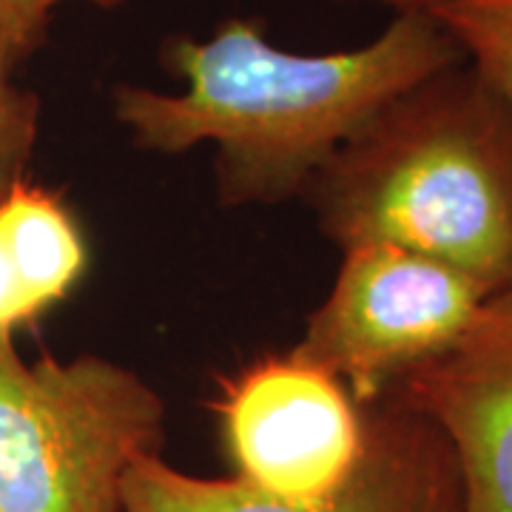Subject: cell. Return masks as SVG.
Instances as JSON below:
<instances>
[{
	"instance_id": "cell-1",
	"label": "cell",
	"mask_w": 512,
	"mask_h": 512,
	"mask_svg": "<svg viewBox=\"0 0 512 512\" xmlns=\"http://www.w3.org/2000/svg\"><path fill=\"white\" fill-rule=\"evenodd\" d=\"M163 60L185 92L123 83L117 120L146 151L217 143L222 200L239 205L302 194L376 111L464 55L430 12H399L373 43L348 52H285L256 20L231 18L208 40H168Z\"/></svg>"
},
{
	"instance_id": "cell-2",
	"label": "cell",
	"mask_w": 512,
	"mask_h": 512,
	"mask_svg": "<svg viewBox=\"0 0 512 512\" xmlns=\"http://www.w3.org/2000/svg\"><path fill=\"white\" fill-rule=\"evenodd\" d=\"M305 191L342 248L393 242L512 288V109L467 60L393 97Z\"/></svg>"
},
{
	"instance_id": "cell-3",
	"label": "cell",
	"mask_w": 512,
	"mask_h": 512,
	"mask_svg": "<svg viewBox=\"0 0 512 512\" xmlns=\"http://www.w3.org/2000/svg\"><path fill=\"white\" fill-rule=\"evenodd\" d=\"M165 404L103 356L23 362L0 336V512H123L137 458L160 453Z\"/></svg>"
},
{
	"instance_id": "cell-4",
	"label": "cell",
	"mask_w": 512,
	"mask_h": 512,
	"mask_svg": "<svg viewBox=\"0 0 512 512\" xmlns=\"http://www.w3.org/2000/svg\"><path fill=\"white\" fill-rule=\"evenodd\" d=\"M342 251L336 282L296 350L328 367L367 407L450 348L493 291L393 242H353Z\"/></svg>"
},
{
	"instance_id": "cell-5",
	"label": "cell",
	"mask_w": 512,
	"mask_h": 512,
	"mask_svg": "<svg viewBox=\"0 0 512 512\" xmlns=\"http://www.w3.org/2000/svg\"><path fill=\"white\" fill-rule=\"evenodd\" d=\"M365 450L350 478L319 498H279L242 478H200L160 453L137 458L123 512H461L456 458L433 421L393 396L365 407Z\"/></svg>"
},
{
	"instance_id": "cell-6",
	"label": "cell",
	"mask_w": 512,
	"mask_h": 512,
	"mask_svg": "<svg viewBox=\"0 0 512 512\" xmlns=\"http://www.w3.org/2000/svg\"><path fill=\"white\" fill-rule=\"evenodd\" d=\"M217 413L237 478L279 498L339 490L365 450V407L296 348L225 379Z\"/></svg>"
},
{
	"instance_id": "cell-7",
	"label": "cell",
	"mask_w": 512,
	"mask_h": 512,
	"mask_svg": "<svg viewBox=\"0 0 512 512\" xmlns=\"http://www.w3.org/2000/svg\"><path fill=\"white\" fill-rule=\"evenodd\" d=\"M433 421L456 458L461 512H512V288L387 393Z\"/></svg>"
},
{
	"instance_id": "cell-8",
	"label": "cell",
	"mask_w": 512,
	"mask_h": 512,
	"mask_svg": "<svg viewBox=\"0 0 512 512\" xmlns=\"http://www.w3.org/2000/svg\"><path fill=\"white\" fill-rule=\"evenodd\" d=\"M0 242L37 316L63 302L86 271V242L72 211L26 180L0 200Z\"/></svg>"
},
{
	"instance_id": "cell-9",
	"label": "cell",
	"mask_w": 512,
	"mask_h": 512,
	"mask_svg": "<svg viewBox=\"0 0 512 512\" xmlns=\"http://www.w3.org/2000/svg\"><path fill=\"white\" fill-rule=\"evenodd\" d=\"M430 15L512 109V0H439Z\"/></svg>"
},
{
	"instance_id": "cell-10",
	"label": "cell",
	"mask_w": 512,
	"mask_h": 512,
	"mask_svg": "<svg viewBox=\"0 0 512 512\" xmlns=\"http://www.w3.org/2000/svg\"><path fill=\"white\" fill-rule=\"evenodd\" d=\"M12 63L0 52V200L23 180L37 137V97L12 80Z\"/></svg>"
},
{
	"instance_id": "cell-11",
	"label": "cell",
	"mask_w": 512,
	"mask_h": 512,
	"mask_svg": "<svg viewBox=\"0 0 512 512\" xmlns=\"http://www.w3.org/2000/svg\"><path fill=\"white\" fill-rule=\"evenodd\" d=\"M60 3L69 0H0V52L9 57L12 66L35 52L46 40L49 20ZM103 9H114L123 0H86Z\"/></svg>"
},
{
	"instance_id": "cell-12",
	"label": "cell",
	"mask_w": 512,
	"mask_h": 512,
	"mask_svg": "<svg viewBox=\"0 0 512 512\" xmlns=\"http://www.w3.org/2000/svg\"><path fill=\"white\" fill-rule=\"evenodd\" d=\"M37 313L20 285L15 265L0 242V336H12L20 325L35 322Z\"/></svg>"
},
{
	"instance_id": "cell-13",
	"label": "cell",
	"mask_w": 512,
	"mask_h": 512,
	"mask_svg": "<svg viewBox=\"0 0 512 512\" xmlns=\"http://www.w3.org/2000/svg\"><path fill=\"white\" fill-rule=\"evenodd\" d=\"M384 6H393L396 12H430L439 0H376Z\"/></svg>"
}]
</instances>
